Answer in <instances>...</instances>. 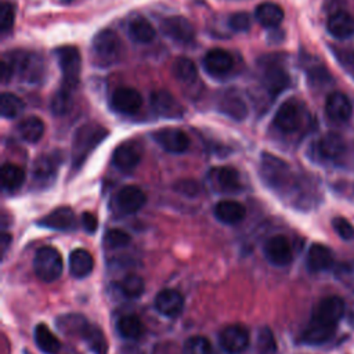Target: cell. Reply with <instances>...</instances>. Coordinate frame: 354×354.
Returning a JSON list of instances; mask_svg holds the SVG:
<instances>
[{"label":"cell","instance_id":"obj_21","mask_svg":"<svg viewBox=\"0 0 354 354\" xmlns=\"http://www.w3.org/2000/svg\"><path fill=\"white\" fill-rule=\"evenodd\" d=\"M307 267L311 272H321L332 268L335 257L332 250L322 243H313L307 252Z\"/></svg>","mask_w":354,"mask_h":354},{"label":"cell","instance_id":"obj_52","mask_svg":"<svg viewBox=\"0 0 354 354\" xmlns=\"http://www.w3.org/2000/svg\"><path fill=\"white\" fill-rule=\"evenodd\" d=\"M346 66H347V69H348V72L354 76V51L353 53H350V54H347V57H346Z\"/></svg>","mask_w":354,"mask_h":354},{"label":"cell","instance_id":"obj_53","mask_svg":"<svg viewBox=\"0 0 354 354\" xmlns=\"http://www.w3.org/2000/svg\"><path fill=\"white\" fill-rule=\"evenodd\" d=\"M10 242H11V236H10L8 234L3 232V235H1V253H3V254L6 253V250H7Z\"/></svg>","mask_w":354,"mask_h":354},{"label":"cell","instance_id":"obj_11","mask_svg":"<svg viewBox=\"0 0 354 354\" xmlns=\"http://www.w3.org/2000/svg\"><path fill=\"white\" fill-rule=\"evenodd\" d=\"M162 32L176 43L189 44L195 39V29L192 24L180 15L167 17L160 22Z\"/></svg>","mask_w":354,"mask_h":354},{"label":"cell","instance_id":"obj_47","mask_svg":"<svg viewBox=\"0 0 354 354\" xmlns=\"http://www.w3.org/2000/svg\"><path fill=\"white\" fill-rule=\"evenodd\" d=\"M332 227L335 230V232L343 239V241H353L354 239V227L353 224L342 217V216H337L332 220Z\"/></svg>","mask_w":354,"mask_h":354},{"label":"cell","instance_id":"obj_19","mask_svg":"<svg viewBox=\"0 0 354 354\" xmlns=\"http://www.w3.org/2000/svg\"><path fill=\"white\" fill-rule=\"evenodd\" d=\"M209 177L216 187V189L221 192H235L241 189V178L236 169L231 166L214 167L210 170Z\"/></svg>","mask_w":354,"mask_h":354},{"label":"cell","instance_id":"obj_32","mask_svg":"<svg viewBox=\"0 0 354 354\" xmlns=\"http://www.w3.org/2000/svg\"><path fill=\"white\" fill-rule=\"evenodd\" d=\"M336 328L333 326H328L315 321H310V324L304 328L303 330V342H306L307 344H322L326 343L333 335H335Z\"/></svg>","mask_w":354,"mask_h":354},{"label":"cell","instance_id":"obj_26","mask_svg":"<svg viewBox=\"0 0 354 354\" xmlns=\"http://www.w3.org/2000/svg\"><path fill=\"white\" fill-rule=\"evenodd\" d=\"M94 267V260L90 252L86 249H75L69 254V272L75 278H86L91 274Z\"/></svg>","mask_w":354,"mask_h":354},{"label":"cell","instance_id":"obj_51","mask_svg":"<svg viewBox=\"0 0 354 354\" xmlns=\"http://www.w3.org/2000/svg\"><path fill=\"white\" fill-rule=\"evenodd\" d=\"M82 224H83V228L87 231V232H94L98 227V221H97V217L93 214V213H88V212H84L82 214Z\"/></svg>","mask_w":354,"mask_h":354},{"label":"cell","instance_id":"obj_9","mask_svg":"<svg viewBox=\"0 0 354 354\" xmlns=\"http://www.w3.org/2000/svg\"><path fill=\"white\" fill-rule=\"evenodd\" d=\"M147 202V195L137 185H126L119 189L113 198V209L122 216L138 212Z\"/></svg>","mask_w":354,"mask_h":354},{"label":"cell","instance_id":"obj_29","mask_svg":"<svg viewBox=\"0 0 354 354\" xmlns=\"http://www.w3.org/2000/svg\"><path fill=\"white\" fill-rule=\"evenodd\" d=\"M257 22L264 28H275L283 19V10L277 3H261L254 11Z\"/></svg>","mask_w":354,"mask_h":354},{"label":"cell","instance_id":"obj_5","mask_svg":"<svg viewBox=\"0 0 354 354\" xmlns=\"http://www.w3.org/2000/svg\"><path fill=\"white\" fill-rule=\"evenodd\" d=\"M55 55L62 72L64 87L69 90L75 88L79 82L82 68V57L79 50L73 46H62L55 50Z\"/></svg>","mask_w":354,"mask_h":354},{"label":"cell","instance_id":"obj_33","mask_svg":"<svg viewBox=\"0 0 354 354\" xmlns=\"http://www.w3.org/2000/svg\"><path fill=\"white\" fill-rule=\"evenodd\" d=\"M129 36L141 44L145 43H151L155 37V29L151 25V22L148 19H145L144 17H136L129 22V28H127Z\"/></svg>","mask_w":354,"mask_h":354},{"label":"cell","instance_id":"obj_24","mask_svg":"<svg viewBox=\"0 0 354 354\" xmlns=\"http://www.w3.org/2000/svg\"><path fill=\"white\" fill-rule=\"evenodd\" d=\"M39 224L46 228H50V230L68 231L75 227L76 218H75V213L72 212V209L62 206V207H57L55 210H53L51 213L44 216L39 221Z\"/></svg>","mask_w":354,"mask_h":354},{"label":"cell","instance_id":"obj_49","mask_svg":"<svg viewBox=\"0 0 354 354\" xmlns=\"http://www.w3.org/2000/svg\"><path fill=\"white\" fill-rule=\"evenodd\" d=\"M174 189L185 196H196L201 192V185L196 180H191V178H184V180H178L174 184Z\"/></svg>","mask_w":354,"mask_h":354},{"label":"cell","instance_id":"obj_23","mask_svg":"<svg viewBox=\"0 0 354 354\" xmlns=\"http://www.w3.org/2000/svg\"><path fill=\"white\" fill-rule=\"evenodd\" d=\"M214 216L218 221L228 225H234L241 223L245 218L246 209L242 203L236 201L225 199V201H220L214 206Z\"/></svg>","mask_w":354,"mask_h":354},{"label":"cell","instance_id":"obj_18","mask_svg":"<svg viewBox=\"0 0 354 354\" xmlns=\"http://www.w3.org/2000/svg\"><path fill=\"white\" fill-rule=\"evenodd\" d=\"M325 112L333 122H347L353 113L350 100L343 93H330L325 101Z\"/></svg>","mask_w":354,"mask_h":354},{"label":"cell","instance_id":"obj_41","mask_svg":"<svg viewBox=\"0 0 354 354\" xmlns=\"http://www.w3.org/2000/svg\"><path fill=\"white\" fill-rule=\"evenodd\" d=\"M88 325V321L79 314H68L58 318V328L64 333L82 336L84 328Z\"/></svg>","mask_w":354,"mask_h":354},{"label":"cell","instance_id":"obj_40","mask_svg":"<svg viewBox=\"0 0 354 354\" xmlns=\"http://www.w3.org/2000/svg\"><path fill=\"white\" fill-rule=\"evenodd\" d=\"M24 111L22 100L12 93H3L0 97V113L6 119H12Z\"/></svg>","mask_w":354,"mask_h":354},{"label":"cell","instance_id":"obj_31","mask_svg":"<svg viewBox=\"0 0 354 354\" xmlns=\"http://www.w3.org/2000/svg\"><path fill=\"white\" fill-rule=\"evenodd\" d=\"M35 342L37 347L46 354H58L61 343L46 324H37L35 328Z\"/></svg>","mask_w":354,"mask_h":354},{"label":"cell","instance_id":"obj_16","mask_svg":"<svg viewBox=\"0 0 354 354\" xmlns=\"http://www.w3.org/2000/svg\"><path fill=\"white\" fill-rule=\"evenodd\" d=\"M111 105L118 113L134 115L142 105V97L136 88L119 87L112 93Z\"/></svg>","mask_w":354,"mask_h":354},{"label":"cell","instance_id":"obj_54","mask_svg":"<svg viewBox=\"0 0 354 354\" xmlns=\"http://www.w3.org/2000/svg\"><path fill=\"white\" fill-rule=\"evenodd\" d=\"M61 1H64V3H69V1H72V0H61Z\"/></svg>","mask_w":354,"mask_h":354},{"label":"cell","instance_id":"obj_44","mask_svg":"<svg viewBox=\"0 0 354 354\" xmlns=\"http://www.w3.org/2000/svg\"><path fill=\"white\" fill-rule=\"evenodd\" d=\"M185 354H212V344L205 336H191L184 343Z\"/></svg>","mask_w":354,"mask_h":354},{"label":"cell","instance_id":"obj_36","mask_svg":"<svg viewBox=\"0 0 354 354\" xmlns=\"http://www.w3.org/2000/svg\"><path fill=\"white\" fill-rule=\"evenodd\" d=\"M173 75L183 83H194L198 79V69L192 59L187 57H178L171 66Z\"/></svg>","mask_w":354,"mask_h":354},{"label":"cell","instance_id":"obj_8","mask_svg":"<svg viewBox=\"0 0 354 354\" xmlns=\"http://www.w3.org/2000/svg\"><path fill=\"white\" fill-rule=\"evenodd\" d=\"M304 118V111L301 104L297 100H288L285 101L277 111L274 123L277 129L282 133L290 134L300 129Z\"/></svg>","mask_w":354,"mask_h":354},{"label":"cell","instance_id":"obj_46","mask_svg":"<svg viewBox=\"0 0 354 354\" xmlns=\"http://www.w3.org/2000/svg\"><path fill=\"white\" fill-rule=\"evenodd\" d=\"M15 19V8L11 3L3 1L0 6V30L1 33H7L11 30Z\"/></svg>","mask_w":354,"mask_h":354},{"label":"cell","instance_id":"obj_27","mask_svg":"<svg viewBox=\"0 0 354 354\" xmlns=\"http://www.w3.org/2000/svg\"><path fill=\"white\" fill-rule=\"evenodd\" d=\"M317 151L324 159H339L346 152L344 140L335 133H328L317 142Z\"/></svg>","mask_w":354,"mask_h":354},{"label":"cell","instance_id":"obj_3","mask_svg":"<svg viewBox=\"0 0 354 354\" xmlns=\"http://www.w3.org/2000/svg\"><path fill=\"white\" fill-rule=\"evenodd\" d=\"M33 270L36 277L44 282H53L58 279L64 270L59 252L53 246H43L37 249L33 259Z\"/></svg>","mask_w":354,"mask_h":354},{"label":"cell","instance_id":"obj_35","mask_svg":"<svg viewBox=\"0 0 354 354\" xmlns=\"http://www.w3.org/2000/svg\"><path fill=\"white\" fill-rule=\"evenodd\" d=\"M80 337L87 343L90 350L94 351L95 354H106L108 343L102 330L98 326L88 322V325L84 328Z\"/></svg>","mask_w":354,"mask_h":354},{"label":"cell","instance_id":"obj_37","mask_svg":"<svg viewBox=\"0 0 354 354\" xmlns=\"http://www.w3.org/2000/svg\"><path fill=\"white\" fill-rule=\"evenodd\" d=\"M25 180V171L14 165V163H4L1 167V184L6 191H15L18 189Z\"/></svg>","mask_w":354,"mask_h":354},{"label":"cell","instance_id":"obj_10","mask_svg":"<svg viewBox=\"0 0 354 354\" xmlns=\"http://www.w3.org/2000/svg\"><path fill=\"white\" fill-rule=\"evenodd\" d=\"M142 158V148L140 142L127 140L119 144L112 153V163L122 171H131L137 167Z\"/></svg>","mask_w":354,"mask_h":354},{"label":"cell","instance_id":"obj_1","mask_svg":"<svg viewBox=\"0 0 354 354\" xmlns=\"http://www.w3.org/2000/svg\"><path fill=\"white\" fill-rule=\"evenodd\" d=\"M261 176L264 181L277 191H288L295 184V174L289 165L271 155H261Z\"/></svg>","mask_w":354,"mask_h":354},{"label":"cell","instance_id":"obj_12","mask_svg":"<svg viewBox=\"0 0 354 354\" xmlns=\"http://www.w3.org/2000/svg\"><path fill=\"white\" fill-rule=\"evenodd\" d=\"M264 256L275 267H286L292 263L293 252L286 236L274 235L264 243Z\"/></svg>","mask_w":354,"mask_h":354},{"label":"cell","instance_id":"obj_38","mask_svg":"<svg viewBox=\"0 0 354 354\" xmlns=\"http://www.w3.org/2000/svg\"><path fill=\"white\" fill-rule=\"evenodd\" d=\"M116 328L122 337L130 339V340L138 339L144 332L142 322L140 321V318L137 315H133V314H127V315H123L122 318H119Z\"/></svg>","mask_w":354,"mask_h":354},{"label":"cell","instance_id":"obj_48","mask_svg":"<svg viewBox=\"0 0 354 354\" xmlns=\"http://www.w3.org/2000/svg\"><path fill=\"white\" fill-rule=\"evenodd\" d=\"M250 25H252L250 17L248 12H243V11L234 12L228 18V26L235 32H248L250 29Z\"/></svg>","mask_w":354,"mask_h":354},{"label":"cell","instance_id":"obj_17","mask_svg":"<svg viewBox=\"0 0 354 354\" xmlns=\"http://www.w3.org/2000/svg\"><path fill=\"white\" fill-rule=\"evenodd\" d=\"M155 308L162 315L174 318L184 308V297L176 289H163L155 296Z\"/></svg>","mask_w":354,"mask_h":354},{"label":"cell","instance_id":"obj_45","mask_svg":"<svg viewBox=\"0 0 354 354\" xmlns=\"http://www.w3.org/2000/svg\"><path fill=\"white\" fill-rule=\"evenodd\" d=\"M105 243L108 248L111 249H120V248H124L130 243L131 241V236L123 231V230H119V228H113V230H109L106 234H105Z\"/></svg>","mask_w":354,"mask_h":354},{"label":"cell","instance_id":"obj_6","mask_svg":"<svg viewBox=\"0 0 354 354\" xmlns=\"http://www.w3.org/2000/svg\"><path fill=\"white\" fill-rule=\"evenodd\" d=\"M346 311V303L339 296H326L321 299L313 310L311 321L336 328Z\"/></svg>","mask_w":354,"mask_h":354},{"label":"cell","instance_id":"obj_15","mask_svg":"<svg viewBox=\"0 0 354 354\" xmlns=\"http://www.w3.org/2000/svg\"><path fill=\"white\" fill-rule=\"evenodd\" d=\"M153 140L167 152L183 153L189 147V137L185 131L176 127H166L155 131Z\"/></svg>","mask_w":354,"mask_h":354},{"label":"cell","instance_id":"obj_2","mask_svg":"<svg viewBox=\"0 0 354 354\" xmlns=\"http://www.w3.org/2000/svg\"><path fill=\"white\" fill-rule=\"evenodd\" d=\"M106 130L98 124H84L82 126L73 138L72 145V162L73 166L79 167L90 152L104 140Z\"/></svg>","mask_w":354,"mask_h":354},{"label":"cell","instance_id":"obj_43","mask_svg":"<svg viewBox=\"0 0 354 354\" xmlns=\"http://www.w3.org/2000/svg\"><path fill=\"white\" fill-rule=\"evenodd\" d=\"M256 348L259 354H275L277 351V342L274 333L270 328L263 326L260 328L256 339Z\"/></svg>","mask_w":354,"mask_h":354},{"label":"cell","instance_id":"obj_4","mask_svg":"<svg viewBox=\"0 0 354 354\" xmlns=\"http://www.w3.org/2000/svg\"><path fill=\"white\" fill-rule=\"evenodd\" d=\"M93 57L101 66L113 64L120 54V41L118 35L111 29H104L97 33L91 43Z\"/></svg>","mask_w":354,"mask_h":354},{"label":"cell","instance_id":"obj_14","mask_svg":"<svg viewBox=\"0 0 354 354\" xmlns=\"http://www.w3.org/2000/svg\"><path fill=\"white\" fill-rule=\"evenodd\" d=\"M261 76L263 83L267 88V91L272 95H278L281 91H283L289 86V75L283 69L282 65H279L275 61H263L261 62Z\"/></svg>","mask_w":354,"mask_h":354},{"label":"cell","instance_id":"obj_42","mask_svg":"<svg viewBox=\"0 0 354 354\" xmlns=\"http://www.w3.org/2000/svg\"><path fill=\"white\" fill-rule=\"evenodd\" d=\"M144 279L137 274H127L120 282V290L126 297L137 299L144 293Z\"/></svg>","mask_w":354,"mask_h":354},{"label":"cell","instance_id":"obj_39","mask_svg":"<svg viewBox=\"0 0 354 354\" xmlns=\"http://www.w3.org/2000/svg\"><path fill=\"white\" fill-rule=\"evenodd\" d=\"M72 94L66 87H61L57 90L51 98L50 109L55 116H64L72 109Z\"/></svg>","mask_w":354,"mask_h":354},{"label":"cell","instance_id":"obj_25","mask_svg":"<svg viewBox=\"0 0 354 354\" xmlns=\"http://www.w3.org/2000/svg\"><path fill=\"white\" fill-rule=\"evenodd\" d=\"M326 28L333 37L346 39L354 33V18L347 11H336L329 17Z\"/></svg>","mask_w":354,"mask_h":354},{"label":"cell","instance_id":"obj_34","mask_svg":"<svg viewBox=\"0 0 354 354\" xmlns=\"http://www.w3.org/2000/svg\"><path fill=\"white\" fill-rule=\"evenodd\" d=\"M18 134L28 142H37L44 133V123L37 116L25 118L17 127Z\"/></svg>","mask_w":354,"mask_h":354},{"label":"cell","instance_id":"obj_50","mask_svg":"<svg viewBox=\"0 0 354 354\" xmlns=\"http://www.w3.org/2000/svg\"><path fill=\"white\" fill-rule=\"evenodd\" d=\"M14 65L10 55H4L1 59V82L7 83L14 76Z\"/></svg>","mask_w":354,"mask_h":354},{"label":"cell","instance_id":"obj_20","mask_svg":"<svg viewBox=\"0 0 354 354\" xmlns=\"http://www.w3.org/2000/svg\"><path fill=\"white\" fill-rule=\"evenodd\" d=\"M151 106L160 116L180 118L183 115L181 105L166 90H156L151 94Z\"/></svg>","mask_w":354,"mask_h":354},{"label":"cell","instance_id":"obj_28","mask_svg":"<svg viewBox=\"0 0 354 354\" xmlns=\"http://www.w3.org/2000/svg\"><path fill=\"white\" fill-rule=\"evenodd\" d=\"M59 158L55 153L39 156L33 166V177L37 183H50L58 169Z\"/></svg>","mask_w":354,"mask_h":354},{"label":"cell","instance_id":"obj_7","mask_svg":"<svg viewBox=\"0 0 354 354\" xmlns=\"http://www.w3.org/2000/svg\"><path fill=\"white\" fill-rule=\"evenodd\" d=\"M8 55L14 65V73H17L21 79L29 83L40 80L44 72V66H43V59L37 54L18 51Z\"/></svg>","mask_w":354,"mask_h":354},{"label":"cell","instance_id":"obj_30","mask_svg":"<svg viewBox=\"0 0 354 354\" xmlns=\"http://www.w3.org/2000/svg\"><path fill=\"white\" fill-rule=\"evenodd\" d=\"M220 111L234 120H243L248 115V106L243 98L235 93H225L220 101Z\"/></svg>","mask_w":354,"mask_h":354},{"label":"cell","instance_id":"obj_22","mask_svg":"<svg viewBox=\"0 0 354 354\" xmlns=\"http://www.w3.org/2000/svg\"><path fill=\"white\" fill-rule=\"evenodd\" d=\"M205 69L212 75H225L234 66L232 55L224 48H213L203 58Z\"/></svg>","mask_w":354,"mask_h":354},{"label":"cell","instance_id":"obj_13","mask_svg":"<svg viewBox=\"0 0 354 354\" xmlns=\"http://www.w3.org/2000/svg\"><path fill=\"white\" fill-rule=\"evenodd\" d=\"M249 332L245 326L239 324H232L225 326L218 336L221 348L228 354H239L249 346Z\"/></svg>","mask_w":354,"mask_h":354}]
</instances>
